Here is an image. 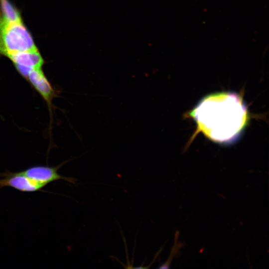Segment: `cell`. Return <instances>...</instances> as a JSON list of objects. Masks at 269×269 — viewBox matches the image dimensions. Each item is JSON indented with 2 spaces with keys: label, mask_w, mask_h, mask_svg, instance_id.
<instances>
[{
  "label": "cell",
  "mask_w": 269,
  "mask_h": 269,
  "mask_svg": "<svg viewBox=\"0 0 269 269\" xmlns=\"http://www.w3.org/2000/svg\"><path fill=\"white\" fill-rule=\"evenodd\" d=\"M198 132L219 143L236 140L245 129L249 114L242 98L232 92H221L205 97L191 111Z\"/></svg>",
  "instance_id": "obj_1"
},
{
  "label": "cell",
  "mask_w": 269,
  "mask_h": 269,
  "mask_svg": "<svg viewBox=\"0 0 269 269\" xmlns=\"http://www.w3.org/2000/svg\"><path fill=\"white\" fill-rule=\"evenodd\" d=\"M37 50L21 18L8 20L0 15V53L7 58L19 52Z\"/></svg>",
  "instance_id": "obj_2"
},
{
  "label": "cell",
  "mask_w": 269,
  "mask_h": 269,
  "mask_svg": "<svg viewBox=\"0 0 269 269\" xmlns=\"http://www.w3.org/2000/svg\"><path fill=\"white\" fill-rule=\"evenodd\" d=\"M73 159L64 161L54 167L44 165L33 166L19 172L31 179L46 185L59 180H64L71 183L75 184L77 179L73 177H65L58 173V169L61 166Z\"/></svg>",
  "instance_id": "obj_3"
},
{
  "label": "cell",
  "mask_w": 269,
  "mask_h": 269,
  "mask_svg": "<svg viewBox=\"0 0 269 269\" xmlns=\"http://www.w3.org/2000/svg\"><path fill=\"white\" fill-rule=\"evenodd\" d=\"M47 185L36 181L17 172L5 171L0 173V188L10 187L23 192L41 191Z\"/></svg>",
  "instance_id": "obj_4"
},
{
  "label": "cell",
  "mask_w": 269,
  "mask_h": 269,
  "mask_svg": "<svg viewBox=\"0 0 269 269\" xmlns=\"http://www.w3.org/2000/svg\"><path fill=\"white\" fill-rule=\"evenodd\" d=\"M13 63L18 73L27 79L33 69L42 68L44 60L38 50L19 52L8 57Z\"/></svg>",
  "instance_id": "obj_5"
},
{
  "label": "cell",
  "mask_w": 269,
  "mask_h": 269,
  "mask_svg": "<svg viewBox=\"0 0 269 269\" xmlns=\"http://www.w3.org/2000/svg\"><path fill=\"white\" fill-rule=\"evenodd\" d=\"M26 80L46 102L51 111L52 99L56 93L42 68L34 69L29 73Z\"/></svg>",
  "instance_id": "obj_6"
}]
</instances>
